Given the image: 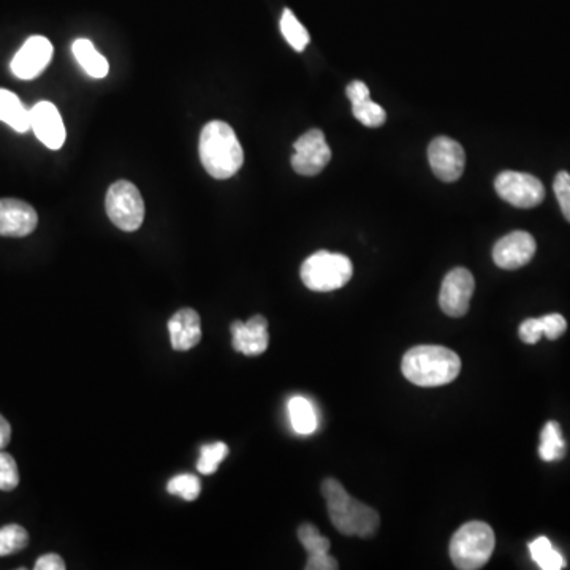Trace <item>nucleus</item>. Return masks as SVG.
I'll list each match as a JSON object with an SVG mask.
<instances>
[{"label": "nucleus", "mask_w": 570, "mask_h": 570, "mask_svg": "<svg viewBox=\"0 0 570 570\" xmlns=\"http://www.w3.org/2000/svg\"><path fill=\"white\" fill-rule=\"evenodd\" d=\"M531 558L542 570H561L566 567V559L553 547L547 537H537L528 545Z\"/></svg>", "instance_id": "21"}, {"label": "nucleus", "mask_w": 570, "mask_h": 570, "mask_svg": "<svg viewBox=\"0 0 570 570\" xmlns=\"http://www.w3.org/2000/svg\"><path fill=\"white\" fill-rule=\"evenodd\" d=\"M287 407H289L290 423H292L295 433L301 434V436L316 433L319 420H317L316 409L309 399L303 398V396H293Z\"/></svg>", "instance_id": "19"}, {"label": "nucleus", "mask_w": 570, "mask_h": 570, "mask_svg": "<svg viewBox=\"0 0 570 570\" xmlns=\"http://www.w3.org/2000/svg\"><path fill=\"white\" fill-rule=\"evenodd\" d=\"M521 341L525 344H537L539 339L544 336V325H542V320L539 319H528L521 323L520 330Z\"/></svg>", "instance_id": "31"}, {"label": "nucleus", "mask_w": 570, "mask_h": 570, "mask_svg": "<svg viewBox=\"0 0 570 570\" xmlns=\"http://www.w3.org/2000/svg\"><path fill=\"white\" fill-rule=\"evenodd\" d=\"M539 455L547 463L563 460L566 455V442L559 423L548 422L544 426V430L540 433Z\"/></svg>", "instance_id": "20"}, {"label": "nucleus", "mask_w": 570, "mask_h": 570, "mask_svg": "<svg viewBox=\"0 0 570 570\" xmlns=\"http://www.w3.org/2000/svg\"><path fill=\"white\" fill-rule=\"evenodd\" d=\"M167 491L175 496H181L184 501H195L202 493V483L197 475L181 474L176 475L168 482Z\"/></svg>", "instance_id": "26"}, {"label": "nucleus", "mask_w": 570, "mask_h": 570, "mask_svg": "<svg viewBox=\"0 0 570 570\" xmlns=\"http://www.w3.org/2000/svg\"><path fill=\"white\" fill-rule=\"evenodd\" d=\"M53 45L42 35L27 38L21 50L13 57L12 72L19 80H34L53 59Z\"/></svg>", "instance_id": "11"}, {"label": "nucleus", "mask_w": 570, "mask_h": 570, "mask_svg": "<svg viewBox=\"0 0 570 570\" xmlns=\"http://www.w3.org/2000/svg\"><path fill=\"white\" fill-rule=\"evenodd\" d=\"M475 281L471 271L455 268L445 276L439 293V306L450 317H463L469 311Z\"/></svg>", "instance_id": "9"}, {"label": "nucleus", "mask_w": 570, "mask_h": 570, "mask_svg": "<svg viewBox=\"0 0 570 570\" xmlns=\"http://www.w3.org/2000/svg\"><path fill=\"white\" fill-rule=\"evenodd\" d=\"M108 217L122 232H137L145 221V202L140 190L130 181L111 184L105 198Z\"/></svg>", "instance_id": "6"}, {"label": "nucleus", "mask_w": 570, "mask_h": 570, "mask_svg": "<svg viewBox=\"0 0 570 570\" xmlns=\"http://www.w3.org/2000/svg\"><path fill=\"white\" fill-rule=\"evenodd\" d=\"M536 240L528 232H512L493 247V260L502 270H518L536 254Z\"/></svg>", "instance_id": "12"}, {"label": "nucleus", "mask_w": 570, "mask_h": 570, "mask_svg": "<svg viewBox=\"0 0 570 570\" xmlns=\"http://www.w3.org/2000/svg\"><path fill=\"white\" fill-rule=\"evenodd\" d=\"M553 190H555L556 198H558L559 206H561L566 221L570 222V173L559 171L555 183H553Z\"/></svg>", "instance_id": "29"}, {"label": "nucleus", "mask_w": 570, "mask_h": 570, "mask_svg": "<svg viewBox=\"0 0 570 570\" xmlns=\"http://www.w3.org/2000/svg\"><path fill=\"white\" fill-rule=\"evenodd\" d=\"M354 266L349 257L335 252L319 251L301 265V281L314 292H333L352 278Z\"/></svg>", "instance_id": "5"}, {"label": "nucleus", "mask_w": 570, "mask_h": 570, "mask_svg": "<svg viewBox=\"0 0 570 570\" xmlns=\"http://www.w3.org/2000/svg\"><path fill=\"white\" fill-rule=\"evenodd\" d=\"M542 325H544V336L551 341L561 338L566 333L567 322L561 314H548V316L540 317Z\"/></svg>", "instance_id": "30"}, {"label": "nucleus", "mask_w": 570, "mask_h": 570, "mask_svg": "<svg viewBox=\"0 0 570 570\" xmlns=\"http://www.w3.org/2000/svg\"><path fill=\"white\" fill-rule=\"evenodd\" d=\"M230 331L233 336V349L247 357L262 355L270 344L268 320L263 316L251 317L246 323L236 320L232 323Z\"/></svg>", "instance_id": "14"}, {"label": "nucleus", "mask_w": 570, "mask_h": 570, "mask_svg": "<svg viewBox=\"0 0 570 570\" xmlns=\"http://www.w3.org/2000/svg\"><path fill=\"white\" fill-rule=\"evenodd\" d=\"M281 32L287 43L298 53L306 50V46L309 45L308 31L304 29L303 24L298 21L293 12H290L289 8L282 13Z\"/></svg>", "instance_id": "22"}, {"label": "nucleus", "mask_w": 570, "mask_h": 570, "mask_svg": "<svg viewBox=\"0 0 570 570\" xmlns=\"http://www.w3.org/2000/svg\"><path fill=\"white\" fill-rule=\"evenodd\" d=\"M494 187L504 202L515 208L529 209L544 202L545 187L536 176L520 171H502Z\"/></svg>", "instance_id": "7"}, {"label": "nucleus", "mask_w": 570, "mask_h": 570, "mask_svg": "<svg viewBox=\"0 0 570 570\" xmlns=\"http://www.w3.org/2000/svg\"><path fill=\"white\" fill-rule=\"evenodd\" d=\"M298 540H300L304 550L308 551V555L330 551V540L327 537H323L319 529L316 526H312L311 523H304V525L300 526V529H298Z\"/></svg>", "instance_id": "27"}, {"label": "nucleus", "mask_w": 570, "mask_h": 570, "mask_svg": "<svg viewBox=\"0 0 570 570\" xmlns=\"http://www.w3.org/2000/svg\"><path fill=\"white\" fill-rule=\"evenodd\" d=\"M65 563L61 556L56 553L40 556L35 563V570H64Z\"/></svg>", "instance_id": "33"}, {"label": "nucleus", "mask_w": 570, "mask_h": 570, "mask_svg": "<svg viewBox=\"0 0 570 570\" xmlns=\"http://www.w3.org/2000/svg\"><path fill=\"white\" fill-rule=\"evenodd\" d=\"M228 447L224 442H214V444L203 445L200 449V460L197 469L200 474L211 475L219 469L222 461L227 458Z\"/></svg>", "instance_id": "25"}, {"label": "nucleus", "mask_w": 570, "mask_h": 570, "mask_svg": "<svg viewBox=\"0 0 570 570\" xmlns=\"http://www.w3.org/2000/svg\"><path fill=\"white\" fill-rule=\"evenodd\" d=\"M12 439V426L5 420L4 415H0V450H4Z\"/></svg>", "instance_id": "35"}, {"label": "nucleus", "mask_w": 570, "mask_h": 570, "mask_svg": "<svg viewBox=\"0 0 570 570\" xmlns=\"http://www.w3.org/2000/svg\"><path fill=\"white\" fill-rule=\"evenodd\" d=\"M404 377L418 387H442L461 371V360L453 350L442 346H417L403 358Z\"/></svg>", "instance_id": "3"}, {"label": "nucleus", "mask_w": 570, "mask_h": 570, "mask_svg": "<svg viewBox=\"0 0 570 570\" xmlns=\"http://www.w3.org/2000/svg\"><path fill=\"white\" fill-rule=\"evenodd\" d=\"M72 51L75 54L76 61L81 65V69L95 80H102L110 72L107 59L95 50V46L86 38L76 40L73 43Z\"/></svg>", "instance_id": "18"}, {"label": "nucleus", "mask_w": 570, "mask_h": 570, "mask_svg": "<svg viewBox=\"0 0 570 570\" xmlns=\"http://www.w3.org/2000/svg\"><path fill=\"white\" fill-rule=\"evenodd\" d=\"M19 471L15 458L8 453L0 452V490L13 491L18 487Z\"/></svg>", "instance_id": "28"}, {"label": "nucleus", "mask_w": 570, "mask_h": 570, "mask_svg": "<svg viewBox=\"0 0 570 570\" xmlns=\"http://www.w3.org/2000/svg\"><path fill=\"white\" fill-rule=\"evenodd\" d=\"M171 347L186 352L202 341V320L195 309H179L168 320Z\"/></svg>", "instance_id": "16"}, {"label": "nucleus", "mask_w": 570, "mask_h": 570, "mask_svg": "<svg viewBox=\"0 0 570 570\" xmlns=\"http://www.w3.org/2000/svg\"><path fill=\"white\" fill-rule=\"evenodd\" d=\"M29 545V534L19 525L0 528V556L15 555Z\"/></svg>", "instance_id": "23"}, {"label": "nucleus", "mask_w": 570, "mask_h": 570, "mask_svg": "<svg viewBox=\"0 0 570 570\" xmlns=\"http://www.w3.org/2000/svg\"><path fill=\"white\" fill-rule=\"evenodd\" d=\"M200 160L214 179L235 176L244 164V151L235 130L224 121H211L200 133Z\"/></svg>", "instance_id": "2"}, {"label": "nucleus", "mask_w": 570, "mask_h": 570, "mask_svg": "<svg viewBox=\"0 0 570 570\" xmlns=\"http://www.w3.org/2000/svg\"><path fill=\"white\" fill-rule=\"evenodd\" d=\"M31 130L46 148L61 149L65 143V126L61 113L51 102H40L31 110Z\"/></svg>", "instance_id": "15"}, {"label": "nucleus", "mask_w": 570, "mask_h": 570, "mask_svg": "<svg viewBox=\"0 0 570 570\" xmlns=\"http://www.w3.org/2000/svg\"><path fill=\"white\" fill-rule=\"evenodd\" d=\"M292 167L298 175L316 176L330 164L331 149L322 130L304 133L293 145Z\"/></svg>", "instance_id": "8"}, {"label": "nucleus", "mask_w": 570, "mask_h": 570, "mask_svg": "<svg viewBox=\"0 0 570 570\" xmlns=\"http://www.w3.org/2000/svg\"><path fill=\"white\" fill-rule=\"evenodd\" d=\"M352 113H354L357 121H360L363 126L371 127V129L384 126L385 121H387V113H385L384 108L371 99L352 103Z\"/></svg>", "instance_id": "24"}, {"label": "nucleus", "mask_w": 570, "mask_h": 570, "mask_svg": "<svg viewBox=\"0 0 570 570\" xmlns=\"http://www.w3.org/2000/svg\"><path fill=\"white\" fill-rule=\"evenodd\" d=\"M37 211L29 203L16 198L0 200V236L23 238L37 228Z\"/></svg>", "instance_id": "13"}, {"label": "nucleus", "mask_w": 570, "mask_h": 570, "mask_svg": "<svg viewBox=\"0 0 570 570\" xmlns=\"http://www.w3.org/2000/svg\"><path fill=\"white\" fill-rule=\"evenodd\" d=\"M347 97H349L350 102L357 103L361 100L371 99V94H369V88L363 81H352V83L347 86L346 89Z\"/></svg>", "instance_id": "34"}, {"label": "nucleus", "mask_w": 570, "mask_h": 570, "mask_svg": "<svg viewBox=\"0 0 570 570\" xmlns=\"http://www.w3.org/2000/svg\"><path fill=\"white\" fill-rule=\"evenodd\" d=\"M338 561L335 558H331L327 553H314V555H308V563H306V569L308 570H336L338 569Z\"/></svg>", "instance_id": "32"}, {"label": "nucleus", "mask_w": 570, "mask_h": 570, "mask_svg": "<svg viewBox=\"0 0 570 570\" xmlns=\"http://www.w3.org/2000/svg\"><path fill=\"white\" fill-rule=\"evenodd\" d=\"M0 121L12 127L15 132L31 130V110L24 107L18 95L7 89H0Z\"/></svg>", "instance_id": "17"}, {"label": "nucleus", "mask_w": 570, "mask_h": 570, "mask_svg": "<svg viewBox=\"0 0 570 570\" xmlns=\"http://www.w3.org/2000/svg\"><path fill=\"white\" fill-rule=\"evenodd\" d=\"M428 160L437 178L444 183H453L463 175L466 154L458 141L449 137H437L428 148Z\"/></svg>", "instance_id": "10"}, {"label": "nucleus", "mask_w": 570, "mask_h": 570, "mask_svg": "<svg viewBox=\"0 0 570 570\" xmlns=\"http://www.w3.org/2000/svg\"><path fill=\"white\" fill-rule=\"evenodd\" d=\"M322 494L327 502L331 523L342 536L369 539L376 534L380 525L379 513L352 498L338 480H323Z\"/></svg>", "instance_id": "1"}, {"label": "nucleus", "mask_w": 570, "mask_h": 570, "mask_svg": "<svg viewBox=\"0 0 570 570\" xmlns=\"http://www.w3.org/2000/svg\"><path fill=\"white\" fill-rule=\"evenodd\" d=\"M496 547L494 531L483 521H469L453 534L450 540V558L461 570L485 567Z\"/></svg>", "instance_id": "4"}]
</instances>
